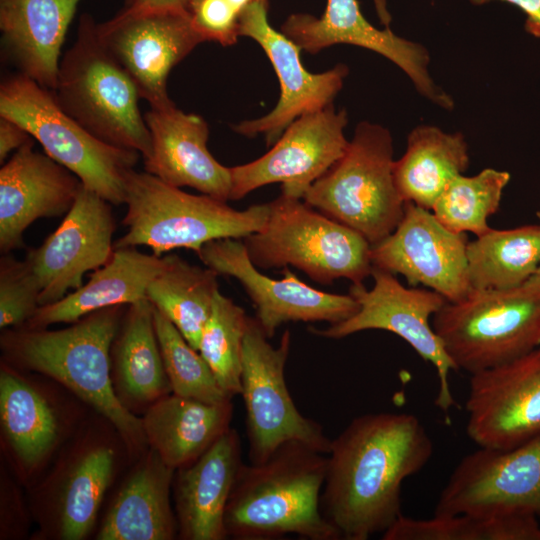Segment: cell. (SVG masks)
Here are the masks:
<instances>
[{
	"label": "cell",
	"instance_id": "cell-1",
	"mask_svg": "<svg viewBox=\"0 0 540 540\" xmlns=\"http://www.w3.org/2000/svg\"><path fill=\"white\" fill-rule=\"evenodd\" d=\"M434 446L409 413L355 417L331 441L320 507L343 540L384 533L401 512L403 481L431 459Z\"/></svg>",
	"mask_w": 540,
	"mask_h": 540
},
{
	"label": "cell",
	"instance_id": "cell-2",
	"mask_svg": "<svg viewBox=\"0 0 540 540\" xmlns=\"http://www.w3.org/2000/svg\"><path fill=\"white\" fill-rule=\"evenodd\" d=\"M124 306L94 311L58 330L4 329L0 348L2 361L58 382L109 420L134 462L148 450L142 419L120 403L110 374V349Z\"/></svg>",
	"mask_w": 540,
	"mask_h": 540
},
{
	"label": "cell",
	"instance_id": "cell-3",
	"mask_svg": "<svg viewBox=\"0 0 540 540\" xmlns=\"http://www.w3.org/2000/svg\"><path fill=\"white\" fill-rule=\"evenodd\" d=\"M326 468L327 455L299 441L282 444L262 463H243L225 510L227 538L341 539L320 507Z\"/></svg>",
	"mask_w": 540,
	"mask_h": 540
},
{
	"label": "cell",
	"instance_id": "cell-4",
	"mask_svg": "<svg viewBox=\"0 0 540 540\" xmlns=\"http://www.w3.org/2000/svg\"><path fill=\"white\" fill-rule=\"evenodd\" d=\"M114 425L94 412L60 449L28 490L38 529L33 540H84L98 525L100 508L125 464H132Z\"/></svg>",
	"mask_w": 540,
	"mask_h": 540
},
{
	"label": "cell",
	"instance_id": "cell-5",
	"mask_svg": "<svg viewBox=\"0 0 540 540\" xmlns=\"http://www.w3.org/2000/svg\"><path fill=\"white\" fill-rule=\"evenodd\" d=\"M124 204L127 232L114 242V249L146 246L159 257L178 248L197 254L217 239H244L261 230L269 214L268 203L236 210L226 201L187 193L134 169L126 179Z\"/></svg>",
	"mask_w": 540,
	"mask_h": 540
},
{
	"label": "cell",
	"instance_id": "cell-6",
	"mask_svg": "<svg viewBox=\"0 0 540 540\" xmlns=\"http://www.w3.org/2000/svg\"><path fill=\"white\" fill-rule=\"evenodd\" d=\"M51 92L66 114L101 141L137 151L143 159L151 155L137 87L99 40L89 14L80 16L77 37L60 60Z\"/></svg>",
	"mask_w": 540,
	"mask_h": 540
},
{
	"label": "cell",
	"instance_id": "cell-7",
	"mask_svg": "<svg viewBox=\"0 0 540 540\" xmlns=\"http://www.w3.org/2000/svg\"><path fill=\"white\" fill-rule=\"evenodd\" d=\"M264 227L243 239L257 268L291 265L320 284L347 279L363 283L373 264L369 241L356 230L281 193L268 203Z\"/></svg>",
	"mask_w": 540,
	"mask_h": 540
},
{
	"label": "cell",
	"instance_id": "cell-8",
	"mask_svg": "<svg viewBox=\"0 0 540 540\" xmlns=\"http://www.w3.org/2000/svg\"><path fill=\"white\" fill-rule=\"evenodd\" d=\"M390 131L360 122L343 156L306 191L303 200L375 245L399 224L405 201L394 179Z\"/></svg>",
	"mask_w": 540,
	"mask_h": 540
},
{
	"label": "cell",
	"instance_id": "cell-9",
	"mask_svg": "<svg viewBox=\"0 0 540 540\" xmlns=\"http://www.w3.org/2000/svg\"><path fill=\"white\" fill-rule=\"evenodd\" d=\"M432 326L457 370L473 374L505 364L540 346V285L471 290L447 301Z\"/></svg>",
	"mask_w": 540,
	"mask_h": 540
},
{
	"label": "cell",
	"instance_id": "cell-10",
	"mask_svg": "<svg viewBox=\"0 0 540 540\" xmlns=\"http://www.w3.org/2000/svg\"><path fill=\"white\" fill-rule=\"evenodd\" d=\"M0 117L22 126L85 188L112 205L125 202L126 179L140 153L92 135L60 108L50 90L21 73L6 77L0 85Z\"/></svg>",
	"mask_w": 540,
	"mask_h": 540
},
{
	"label": "cell",
	"instance_id": "cell-11",
	"mask_svg": "<svg viewBox=\"0 0 540 540\" xmlns=\"http://www.w3.org/2000/svg\"><path fill=\"white\" fill-rule=\"evenodd\" d=\"M90 408L58 382L0 364L2 458L24 487L35 483L89 416Z\"/></svg>",
	"mask_w": 540,
	"mask_h": 540
},
{
	"label": "cell",
	"instance_id": "cell-12",
	"mask_svg": "<svg viewBox=\"0 0 540 540\" xmlns=\"http://www.w3.org/2000/svg\"><path fill=\"white\" fill-rule=\"evenodd\" d=\"M268 339L256 318L248 317L240 395L246 411L250 463L264 462L288 441L302 442L327 455L332 440L318 422L300 413L287 388L289 330L283 333L278 347L272 346Z\"/></svg>",
	"mask_w": 540,
	"mask_h": 540
},
{
	"label": "cell",
	"instance_id": "cell-13",
	"mask_svg": "<svg viewBox=\"0 0 540 540\" xmlns=\"http://www.w3.org/2000/svg\"><path fill=\"white\" fill-rule=\"evenodd\" d=\"M373 287L351 284L349 294L359 304L351 317L330 324L326 329H310L313 334L341 339L364 330H385L406 341L437 372L438 392L435 405L445 413L455 406L449 376L457 370L442 340L435 332L431 317L447 302L438 292L419 287H405L395 274L373 267Z\"/></svg>",
	"mask_w": 540,
	"mask_h": 540
},
{
	"label": "cell",
	"instance_id": "cell-14",
	"mask_svg": "<svg viewBox=\"0 0 540 540\" xmlns=\"http://www.w3.org/2000/svg\"><path fill=\"white\" fill-rule=\"evenodd\" d=\"M98 38L134 82L151 108L174 105L167 92L170 71L207 41L190 11L131 9L97 24Z\"/></svg>",
	"mask_w": 540,
	"mask_h": 540
},
{
	"label": "cell",
	"instance_id": "cell-15",
	"mask_svg": "<svg viewBox=\"0 0 540 540\" xmlns=\"http://www.w3.org/2000/svg\"><path fill=\"white\" fill-rule=\"evenodd\" d=\"M459 513L540 517V436L508 450L479 447L464 456L442 489L434 515Z\"/></svg>",
	"mask_w": 540,
	"mask_h": 540
},
{
	"label": "cell",
	"instance_id": "cell-16",
	"mask_svg": "<svg viewBox=\"0 0 540 540\" xmlns=\"http://www.w3.org/2000/svg\"><path fill=\"white\" fill-rule=\"evenodd\" d=\"M345 109L333 104L295 119L272 148L258 159L230 167V200H240L259 187L280 183L282 194L302 199L309 187L345 153Z\"/></svg>",
	"mask_w": 540,
	"mask_h": 540
},
{
	"label": "cell",
	"instance_id": "cell-17",
	"mask_svg": "<svg viewBox=\"0 0 540 540\" xmlns=\"http://www.w3.org/2000/svg\"><path fill=\"white\" fill-rule=\"evenodd\" d=\"M203 264L219 275L234 277L251 299L256 320L268 338L288 322H341L357 312L349 293H328L300 280L288 267L281 279L261 273L240 239L224 238L204 244L197 252Z\"/></svg>",
	"mask_w": 540,
	"mask_h": 540
},
{
	"label": "cell",
	"instance_id": "cell-18",
	"mask_svg": "<svg viewBox=\"0 0 540 540\" xmlns=\"http://www.w3.org/2000/svg\"><path fill=\"white\" fill-rule=\"evenodd\" d=\"M267 11L268 3L262 1L245 7L239 15V36L255 40L264 50L278 77L280 97L271 112L232 129L247 137L262 134L267 145H273L295 119L332 105L349 70L338 64L321 73L309 72L300 58L302 50L270 25Z\"/></svg>",
	"mask_w": 540,
	"mask_h": 540
},
{
	"label": "cell",
	"instance_id": "cell-19",
	"mask_svg": "<svg viewBox=\"0 0 540 540\" xmlns=\"http://www.w3.org/2000/svg\"><path fill=\"white\" fill-rule=\"evenodd\" d=\"M466 412L467 434L481 448L508 450L540 436V346L471 374Z\"/></svg>",
	"mask_w": 540,
	"mask_h": 540
},
{
	"label": "cell",
	"instance_id": "cell-20",
	"mask_svg": "<svg viewBox=\"0 0 540 540\" xmlns=\"http://www.w3.org/2000/svg\"><path fill=\"white\" fill-rule=\"evenodd\" d=\"M467 233H456L431 210L405 202L403 216L386 238L371 247L373 267L400 274L412 287L423 285L455 302L471 291Z\"/></svg>",
	"mask_w": 540,
	"mask_h": 540
},
{
	"label": "cell",
	"instance_id": "cell-21",
	"mask_svg": "<svg viewBox=\"0 0 540 540\" xmlns=\"http://www.w3.org/2000/svg\"><path fill=\"white\" fill-rule=\"evenodd\" d=\"M111 203L83 185L61 224L25 258L41 288L40 306L57 302L83 285L114 251Z\"/></svg>",
	"mask_w": 540,
	"mask_h": 540
},
{
	"label": "cell",
	"instance_id": "cell-22",
	"mask_svg": "<svg viewBox=\"0 0 540 540\" xmlns=\"http://www.w3.org/2000/svg\"><path fill=\"white\" fill-rule=\"evenodd\" d=\"M280 31L302 51L312 54L336 44L355 45L376 52L398 66L429 101L447 110L454 107L453 98L429 74L428 50L420 43L396 35L389 27H374L363 16L357 0H327L321 17L291 14Z\"/></svg>",
	"mask_w": 540,
	"mask_h": 540
},
{
	"label": "cell",
	"instance_id": "cell-23",
	"mask_svg": "<svg viewBox=\"0 0 540 540\" xmlns=\"http://www.w3.org/2000/svg\"><path fill=\"white\" fill-rule=\"evenodd\" d=\"M80 179L29 141L0 169V250L22 247L25 230L39 218L66 214L82 187Z\"/></svg>",
	"mask_w": 540,
	"mask_h": 540
},
{
	"label": "cell",
	"instance_id": "cell-24",
	"mask_svg": "<svg viewBox=\"0 0 540 540\" xmlns=\"http://www.w3.org/2000/svg\"><path fill=\"white\" fill-rule=\"evenodd\" d=\"M144 119L152 139L151 155L144 159L146 172L171 186H188L219 200H230V167L209 152V128L201 116L185 113L174 104L151 108Z\"/></svg>",
	"mask_w": 540,
	"mask_h": 540
},
{
	"label": "cell",
	"instance_id": "cell-25",
	"mask_svg": "<svg viewBox=\"0 0 540 540\" xmlns=\"http://www.w3.org/2000/svg\"><path fill=\"white\" fill-rule=\"evenodd\" d=\"M242 464L241 439L231 427L197 460L175 470L179 539H227L225 510Z\"/></svg>",
	"mask_w": 540,
	"mask_h": 540
},
{
	"label": "cell",
	"instance_id": "cell-26",
	"mask_svg": "<svg viewBox=\"0 0 540 540\" xmlns=\"http://www.w3.org/2000/svg\"><path fill=\"white\" fill-rule=\"evenodd\" d=\"M175 470L152 449L132 463L98 522L96 540H173L178 524L171 505Z\"/></svg>",
	"mask_w": 540,
	"mask_h": 540
},
{
	"label": "cell",
	"instance_id": "cell-27",
	"mask_svg": "<svg viewBox=\"0 0 540 540\" xmlns=\"http://www.w3.org/2000/svg\"><path fill=\"white\" fill-rule=\"evenodd\" d=\"M81 0H0L1 42L19 73L53 91L61 48Z\"/></svg>",
	"mask_w": 540,
	"mask_h": 540
},
{
	"label": "cell",
	"instance_id": "cell-28",
	"mask_svg": "<svg viewBox=\"0 0 540 540\" xmlns=\"http://www.w3.org/2000/svg\"><path fill=\"white\" fill-rule=\"evenodd\" d=\"M110 374L120 403L135 415L172 393L147 299L128 305L110 349Z\"/></svg>",
	"mask_w": 540,
	"mask_h": 540
},
{
	"label": "cell",
	"instance_id": "cell-29",
	"mask_svg": "<svg viewBox=\"0 0 540 540\" xmlns=\"http://www.w3.org/2000/svg\"><path fill=\"white\" fill-rule=\"evenodd\" d=\"M164 264V255L146 254L135 247L114 249L110 259L94 270L85 284L55 303L40 306L22 326L48 328L73 323L94 311L145 299L148 285Z\"/></svg>",
	"mask_w": 540,
	"mask_h": 540
},
{
	"label": "cell",
	"instance_id": "cell-30",
	"mask_svg": "<svg viewBox=\"0 0 540 540\" xmlns=\"http://www.w3.org/2000/svg\"><path fill=\"white\" fill-rule=\"evenodd\" d=\"M233 403H206L170 393L142 415L148 448L174 470L191 464L231 428Z\"/></svg>",
	"mask_w": 540,
	"mask_h": 540
},
{
	"label": "cell",
	"instance_id": "cell-31",
	"mask_svg": "<svg viewBox=\"0 0 540 540\" xmlns=\"http://www.w3.org/2000/svg\"><path fill=\"white\" fill-rule=\"evenodd\" d=\"M469 166L462 133L420 125L408 135L404 154L394 162V179L405 202L431 210L447 183Z\"/></svg>",
	"mask_w": 540,
	"mask_h": 540
},
{
	"label": "cell",
	"instance_id": "cell-32",
	"mask_svg": "<svg viewBox=\"0 0 540 540\" xmlns=\"http://www.w3.org/2000/svg\"><path fill=\"white\" fill-rule=\"evenodd\" d=\"M466 256L471 290L519 287L540 265V225L491 228L469 241Z\"/></svg>",
	"mask_w": 540,
	"mask_h": 540
},
{
	"label": "cell",
	"instance_id": "cell-33",
	"mask_svg": "<svg viewBox=\"0 0 540 540\" xmlns=\"http://www.w3.org/2000/svg\"><path fill=\"white\" fill-rule=\"evenodd\" d=\"M162 270L146 290V298L198 350L202 330L209 318L219 274L192 265L178 255L167 254Z\"/></svg>",
	"mask_w": 540,
	"mask_h": 540
},
{
	"label": "cell",
	"instance_id": "cell-34",
	"mask_svg": "<svg viewBox=\"0 0 540 540\" xmlns=\"http://www.w3.org/2000/svg\"><path fill=\"white\" fill-rule=\"evenodd\" d=\"M537 516L459 513L415 519L403 514L383 533L384 540H540Z\"/></svg>",
	"mask_w": 540,
	"mask_h": 540
},
{
	"label": "cell",
	"instance_id": "cell-35",
	"mask_svg": "<svg viewBox=\"0 0 540 540\" xmlns=\"http://www.w3.org/2000/svg\"><path fill=\"white\" fill-rule=\"evenodd\" d=\"M509 181L508 172L493 168L474 176L457 175L447 183L431 211L449 230L480 236L491 229L488 219L498 211Z\"/></svg>",
	"mask_w": 540,
	"mask_h": 540
},
{
	"label": "cell",
	"instance_id": "cell-36",
	"mask_svg": "<svg viewBox=\"0 0 540 540\" xmlns=\"http://www.w3.org/2000/svg\"><path fill=\"white\" fill-rule=\"evenodd\" d=\"M248 317L242 307L218 290L198 347L219 385L232 397L242 390V355Z\"/></svg>",
	"mask_w": 540,
	"mask_h": 540
},
{
	"label": "cell",
	"instance_id": "cell-37",
	"mask_svg": "<svg viewBox=\"0 0 540 540\" xmlns=\"http://www.w3.org/2000/svg\"><path fill=\"white\" fill-rule=\"evenodd\" d=\"M154 325L172 393L211 404L232 400L199 351L155 308Z\"/></svg>",
	"mask_w": 540,
	"mask_h": 540
},
{
	"label": "cell",
	"instance_id": "cell-38",
	"mask_svg": "<svg viewBox=\"0 0 540 540\" xmlns=\"http://www.w3.org/2000/svg\"><path fill=\"white\" fill-rule=\"evenodd\" d=\"M41 288L28 263L4 254L0 261V328L24 325L40 307Z\"/></svg>",
	"mask_w": 540,
	"mask_h": 540
},
{
	"label": "cell",
	"instance_id": "cell-39",
	"mask_svg": "<svg viewBox=\"0 0 540 540\" xmlns=\"http://www.w3.org/2000/svg\"><path fill=\"white\" fill-rule=\"evenodd\" d=\"M190 12L207 41L230 46L239 37L240 13L227 0H194Z\"/></svg>",
	"mask_w": 540,
	"mask_h": 540
},
{
	"label": "cell",
	"instance_id": "cell-40",
	"mask_svg": "<svg viewBox=\"0 0 540 540\" xmlns=\"http://www.w3.org/2000/svg\"><path fill=\"white\" fill-rule=\"evenodd\" d=\"M17 479L1 466L0 539H22L33 521L28 502L21 495Z\"/></svg>",
	"mask_w": 540,
	"mask_h": 540
},
{
	"label": "cell",
	"instance_id": "cell-41",
	"mask_svg": "<svg viewBox=\"0 0 540 540\" xmlns=\"http://www.w3.org/2000/svg\"><path fill=\"white\" fill-rule=\"evenodd\" d=\"M32 136L18 123L0 117V162L7 158L9 153L18 150L32 140Z\"/></svg>",
	"mask_w": 540,
	"mask_h": 540
},
{
	"label": "cell",
	"instance_id": "cell-42",
	"mask_svg": "<svg viewBox=\"0 0 540 540\" xmlns=\"http://www.w3.org/2000/svg\"><path fill=\"white\" fill-rule=\"evenodd\" d=\"M474 5H482L494 0H469ZM519 7L526 15L525 30L540 38V0H499Z\"/></svg>",
	"mask_w": 540,
	"mask_h": 540
},
{
	"label": "cell",
	"instance_id": "cell-43",
	"mask_svg": "<svg viewBox=\"0 0 540 540\" xmlns=\"http://www.w3.org/2000/svg\"><path fill=\"white\" fill-rule=\"evenodd\" d=\"M194 0H126V8L190 11Z\"/></svg>",
	"mask_w": 540,
	"mask_h": 540
},
{
	"label": "cell",
	"instance_id": "cell-44",
	"mask_svg": "<svg viewBox=\"0 0 540 540\" xmlns=\"http://www.w3.org/2000/svg\"><path fill=\"white\" fill-rule=\"evenodd\" d=\"M377 15L380 19V22L385 27H389V24L392 20L391 15L387 9L386 0H373Z\"/></svg>",
	"mask_w": 540,
	"mask_h": 540
},
{
	"label": "cell",
	"instance_id": "cell-45",
	"mask_svg": "<svg viewBox=\"0 0 540 540\" xmlns=\"http://www.w3.org/2000/svg\"><path fill=\"white\" fill-rule=\"evenodd\" d=\"M227 1L232 7H234L240 13L250 3L257 0H227Z\"/></svg>",
	"mask_w": 540,
	"mask_h": 540
},
{
	"label": "cell",
	"instance_id": "cell-46",
	"mask_svg": "<svg viewBox=\"0 0 540 540\" xmlns=\"http://www.w3.org/2000/svg\"><path fill=\"white\" fill-rule=\"evenodd\" d=\"M536 216L540 220V211L536 212ZM529 280L540 285V265H539L537 271L535 272V274Z\"/></svg>",
	"mask_w": 540,
	"mask_h": 540
},
{
	"label": "cell",
	"instance_id": "cell-47",
	"mask_svg": "<svg viewBox=\"0 0 540 540\" xmlns=\"http://www.w3.org/2000/svg\"><path fill=\"white\" fill-rule=\"evenodd\" d=\"M257 1H262V2H266V3L269 2V0H257Z\"/></svg>",
	"mask_w": 540,
	"mask_h": 540
}]
</instances>
